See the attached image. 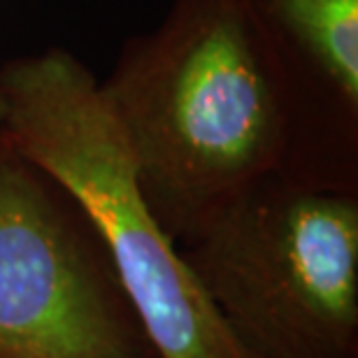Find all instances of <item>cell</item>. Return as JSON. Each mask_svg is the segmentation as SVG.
<instances>
[{
    "label": "cell",
    "instance_id": "6da1fadb",
    "mask_svg": "<svg viewBox=\"0 0 358 358\" xmlns=\"http://www.w3.org/2000/svg\"><path fill=\"white\" fill-rule=\"evenodd\" d=\"M100 91L177 247L261 182L312 184L291 75L247 0H170Z\"/></svg>",
    "mask_w": 358,
    "mask_h": 358
},
{
    "label": "cell",
    "instance_id": "7a4b0ae2",
    "mask_svg": "<svg viewBox=\"0 0 358 358\" xmlns=\"http://www.w3.org/2000/svg\"><path fill=\"white\" fill-rule=\"evenodd\" d=\"M12 147L73 200L156 358H245L140 189L96 75L63 47L0 66Z\"/></svg>",
    "mask_w": 358,
    "mask_h": 358
},
{
    "label": "cell",
    "instance_id": "3957f363",
    "mask_svg": "<svg viewBox=\"0 0 358 358\" xmlns=\"http://www.w3.org/2000/svg\"><path fill=\"white\" fill-rule=\"evenodd\" d=\"M245 358H358V193L272 177L186 242Z\"/></svg>",
    "mask_w": 358,
    "mask_h": 358
},
{
    "label": "cell",
    "instance_id": "277c9868",
    "mask_svg": "<svg viewBox=\"0 0 358 358\" xmlns=\"http://www.w3.org/2000/svg\"><path fill=\"white\" fill-rule=\"evenodd\" d=\"M0 358H156L87 219L3 128Z\"/></svg>",
    "mask_w": 358,
    "mask_h": 358
},
{
    "label": "cell",
    "instance_id": "5b68a950",
    "mask_svg": "<svg viewBox=\"0 0 358 358\" xmlns=\"http://www.w3.org/2000/svg\"><path fill=\"white\" fill-rule=\"evenodd\" d=\"M296 89L314 184L356 191L358 0H247Z\"/></svg>",
    "mask_w": 358,
    "mask_h": 358
},
{
    "label": "cell",
    "instance_id": "8992f818",
    "mask_svg": "<svg viewBox=\"0 0 358 358\" xmlns=\"http://www.w3.org/2000/svg\"><path fill=\"white\" fill-rule=\"evenodd\" d=\"M5 117H7V100H5L3 89H0V128L5 124Z\"/></svg>",
    "mask_w": 358,
    "mask_h": 358
}]
</instances>
